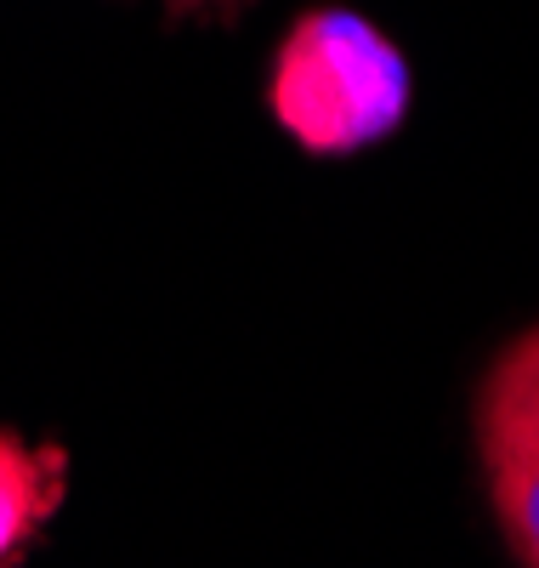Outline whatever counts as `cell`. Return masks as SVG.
<instances>
[{
	"mask_svg": "<svg viewBox=\"0 0 539 568\" xmlns=\"http://www.w3.org/2000/svg\"><path fill=\"white\" fill-rule=\"evenodd\" d=\"M415 103L409 58L369 18L313 7L284 29L267 63L273 125L318 160L375 149L404 125Z\"/></svg>",
	"mask_w": 539,
	"mask_h": 568,
	"instance_id": "cell-1",
	"label": "cell"
},
{
	"mask_svg": "<svg viewBox=\"0 0 539 568\" xmlns=\"http://www.w3.org/2000/svg\"><path fill=\"white\" fill-rule=\"evenodd\" d=\"M69 489V455L58 444H23L0 433V568H18L45 535Z\"/></svg>",
	"mask_w": 539,
	"mask_h": 568,
	"instance_id": "cell-3",
	"label": "cell"
},
{
	"mask_svg": "<svg viewBox=\"0 0 539 568\" xmlns=\"http://www.w3.org/2000/svg\"><path fill=\"white\" fill-rule=\"evenodd\" d=\"M477 455L517 562L539 568V324L522 329L482 375Z\"/></svg>",
	"mask_w": 539,
	"mask_h": 568,
	"instance_id": "cell-2",
	"label": "cell"
},
{
	"mask_svg": "<svg viewBox=\"0 0 539 568\" xmlns=\"http://www.w3.org/2000/svg\"><path fill=\"white\" fill-rule=\"evenodd\" d=\"M251 0H165V12L171 18H205V12H216V18H238Z\"/></svg>",
	"mask_w": 539,
	"mask_h": 568,
	"instance_id": "cell-4",
	"label": "cell"
}]
</instances>
